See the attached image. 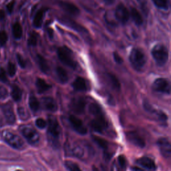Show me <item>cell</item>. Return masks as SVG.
<instances>
[{"label": "cell", "instance_id": "cell-19", "mask_svg": "<svg viewBox=\"0 0 171 171\" xmlns=\"http://www.w3.org/2000/svg\"><path fill=\"white\" fill-rule=\"evenodd\" d=\"M42 104L45 110L49 112H56L58 110L57 103L51 97H44L42 99Z\"/></svg>", "mask_w": 171, "mask_h": 171}, {"label": "cell", "instance_id": "cell-32", "mask_svg": "<svg viewBox=\"0 0 171 171\" xmlns=\"http://www.w3.org/2000/svg\"><path fill=\"white\" fill-rule=\"evenodd\" d=\"M94 140L95 141V142L101 148H102L104 150H108L109 148V144L104 139H103L100 137L98 136H94L93 137Z\"/></svg>", "mask_w": 171, "mask_h": 171}, {"label": "cell", "instance_id": "cell-16", "mask_svg": "<svg viewBox=\"0 0 171 171\" xmlns=\"http://www.w3.org/2000/svg\"><path fill=\"white\" fill-rule=\"evenodd\" d=\"M136 164L142 168L143 170L155 171L156 169V166L154 161L149 157H142L136 161Z\"/></svg>", "mask_w": 171, "mask_h": 171}, {"label": "cell", "instance_id": "cell-26", "mask_svg": "<svg viewBox=\"0 0 171 171\" xmlns=\"http://www.w3.org/2000/svg\"><path fill=\"white\" fill-rule=\"evenodd\" d=\"M29 106L33 112H36L40 110V103L34 95L31 94L29 98Z\"/></svg>", "mask_w": 171, "mask_h": 171}, {"label": "cell", "instance_id": "cell-22", "mask_svg": "<svg viewBox=\"0 0 171 171\" xmlns=\"http://www.w3.org/2000/svg\"><path fill=\"white\" fill-rule=\"evenodd\" d=\"M35 84H36L38 91L40 94L44 93V92L48 91V90L51 88V85L48 84L44 79L40 78H37Z\"/></svg>", "mask_w": 171, "mask_h": 171}, {"label": "cell", "instance_id": "cell-9", "mask_svg": "<svg viewBox=\"0 0 171 171\" xmlns=\"http://www.w3.org/2000/svg\"><path fill=\"white\" fill-rule=\"evenodd\" d=\"M115 16L119 22L122 24H126L129 19L130 13L124 5L120 3L116 8Z\"/></svg>", "mask_w": 171, "mask_h": 171}, {"label": "cell", "instance_id": "cell-36", "mask_svg": "<svg viewBox=\"0 0 171 171\" xmlns=\"http://www.w3.org/2000/svg\"><path fill=\"white\" fill-rule=\"evenodd\" d=\"M8 36L5 31H0V44L1 46H4L8 42Z\"/></svg>", "mask_w": 171, "mask_h": 171}, {"label": "cell", "instance_id": "cell-4", "mask_svg": "<svg viewBox=\"0 0 171 171\" xmlns=\"http://www.w3.org/2000/svg\"><path fill=\"white\" fill-rule=\"evenodd\" d=\"M129 60L132 67L138 71L141 70L147 63V58L145 52L138 48H134L132 49Z\"/></svg>", "mask_w": 171, "mask_h": 171}, {"label": "cell", "instance_id": "cell-8", "mask_svg": "<svg viewBox=\"0 0 171 171\" xmlns=\"http://www.w3.org/2000/svg\"><path fill=\"white\" fill-rule=\"evenodd\" d=\"M152 88L155 91L158 92L166 94H170V83L165 78H157L153 83Z\"/></svg>", "mask_w": 171, "mask_h": 171}, {"label": "cell", "instance_id": "cell-11", "mask_svg": "<svg viewBox=\"0 0 171 171\" xmlns=\"http://www.w3.org/2000/svg\"><path fill=\"white\" fill-rule=\"evenodd\" d=\"M59 20L63 24L66 25L67 27L73 29L74 30L78 31V32L82 33H88V31H87L86 29L84 28L82 26H81L80 24H78L77 22L74 21L73 19L68 18L67 17H62L61 18H60Z\"/></svg>", "mask_w": 171, "mask_h": 171}, {"label": "cell", "instance_id": "cell-18", "mask_svg": "<svg viewBox=\"0 0 171 171\" xmlns=\"http://www.w3.org/2000/svg\"><path fill=\"white\" fill-rule=\"evenodd\" d=\"M67 148V152L72 156L81 158L84 155V148L78 144H72L70 145Z\"/></svg>", "mask_w": 171, "mask_h": 171}, {"label": "cell", "instance_id": "cell-46", "mask_svg": "<svg viewBox=\"0 0 171 171\" xmlns=\"http://www.w3.org/2000/svg\"><path fill=\"white\" fill-rule=\"evenodd\" d=\"M6 13L3 10H0V20H3L5 18Z\"/></svg>", "mask_w": 171, "mask_h": 171}, {"label": "cell", "instance_id": "cell-34", "mask_svg": "<svg viewBox=\"0 0 171 171\" xmlns=\"http://www.w3.org/2000/svg\"><path fill=\"white\" fill-rule=\"evenodd\" d=\"M28 44L30 46H35L38 44V35L35 33L33 32L31 33L28 38Z\"/></svg>", "mask_w": 171, "mask_h": 171}, {"label": "cell", "instance_id": "cell-49", "mask_svg": "<svg viewBox=\"0 0 171 171\" xmlns=\"http://www.w3.org/2000/svg\"><path fill=\"white\" fill-rule=\"evenodd\" d=\"M17 171H22V170H17Z\"/></svg>", "mask_w": 171, "mask_h": 171}, {"label": "cell", "instance_id": "cell-5", "mask_svg": "<svg viewBox=\"0 0 171 171\" xmlns=\"http://www.w3.org/2000/svg\"><path fill=\"white\" fill-rule=\"evenodd\" d=\"M152 56L157 65L159 66H163L168 61V49L163 44H156L152 49Z\"/></svg>", "mask_w": 171, "mask_h": 171}, {"label": "cell", "instance_id": "cell-3", "mask_svg": "<svg viewBox=\"0 0 171 171\" xmlns=\"http://www.w3.org/2000/svg\"><path fill=\"white\" fill-rule=\"evenodd\" d=\"M58 58L63 64L75 70L78 67V63L74 60L72 51L67 46L60 47L57 50Z\"/></svg>", "mask_w": 171, "mask_h": 171}, {"label": "cell", "instance_id": "cell-35", "mask_svg": "<svg viewBox=\"0 0 171 171\" xmlns=\"http://www.w3.org/2000/svg\"><path fill=\"white\" fill-rule=\"evenodd\" d=\"M8 74L11 77H13V76H15V73H16V66H15V65L13 63L11 62L8 63Z\"/></svg>", "mask_w": 171, "mask_h": 171}, {"label": "cell", "instance_id": "cell-45", "mask_svg": "<svg viewBox=\"0 0 171 171\" xmlns=\"http://www.w3.org/2000/svg\"><path fill=\"white\" fill-rule=\"evenodd\" d=\"M48 34L49 35V37L50 38H52L54 36V31L51 28H48Z\"/></svg>", "mask_w": 171, "mask_h": 171}, {"label": "cell", "instance_id": "cell-38", "mask_svg": "<svg viewBox=\"0 0 171 171\" xmlns=\"http://www.w3.org/2000/svg\"><path fill=\"white\" fill-rule=\"evenodd\" d=\"M0 82L3 83H7L8 82L6 71L2 67H0Z\"/></svg>", "mask_w": 171, "mask_h": 171}, {"label": "cell", "instance_id": "cell-30", "mask_svg": "<svg viewBox=\"0 0 171 171\" xmlns=\"http://www.w3.org/2000/svg\"><path fill=\"white\" fill-rule=\"evenodd\" d=\"M23 34V30L20 24L15 23L13 26V35L15 39H20Z\"/></svg>", "mask_w": 171, "mask_h": 171}, {"label": "cell", "instance_id": "cell-12", "mask_svg": "<svg viewBox=\"0 0 171 171\" xmlns=\"http://www.w3.org/2000/svg\"><path fill=\"white\" fill-rule=\"evenodd\" d=\"M1 108L8 124L10 125L15 124L16 118H15L12 104L11 103H6L1 106Z\"/></svg>", "mask_w": 171, "mask_h": 171}, {"label": "cell", "instance_id": "cell-28", "mask_svg": "<svg viewBox=\"0 0 171 171\" xmlns=\"http://www.w3.org/2000/svg\"><path fill=\"white\" fill-rule=\"evenodd\" d=\"M127 162L125 156L120 155L117 159V171H126Z\"/></svg>", "mask_w": 171, "mask_h": 171}, {"label": "cell", "instance_id": "cell-29", "mask_svg": "<svg viewBox=\"0 0 171 171\" xmlns=\"http://www.w3.org/2000/svg\"><path fill=\"white\" fill-rule=\"evenodd\" d=\"M108 79L110 82L111 86L114 89L116 90H119L120 88V84L119 80H118L115 76L114 74H108Z\"/></svg>", "mask_w": 171, "mask_h": 171}, {"label": "cell", "instance_id": "cell-39", "mask_svg": "<svg viewBox=\"0 0 171 171\" xmlns=\"http://www.w3.org/2000/svg\"><path fill=\"white\" fill-rule=\"evenodd\" d=\"M16 58H17V62H18L19 66L21 67L22 68H25L26 66V61L24 60V58L22 57V56L20 55L19 54H17L16 56Z\"/></svg>", "mask_w": 171, "mask_h": 171}, {"label": "cell", "instance_id": "cell-33", "mask_svg": "<svg viewBox=\"0 0 171 171\" xmlns=\"http://www.w3.org/2000/svg\"><path fill=\"white\" fill-rule=\"evenodd\" d=\"M64 165L66 166V168L69 171H82L80 166H78L77 164L74 163L72 161H65L64 162Z\"/></svg>", "mask_w": 171, "mask_h": 171}, {"label": "cell", "instance_id": "cell-41", "mask_svg": "<svg viewBox=\"0 0 171 171\" xmlns=\"http://www.w3.org/2000/svg\"><path fill=\"white\" fill-rule=\"evenodd\" d=\"M8 96V92L5 87L0 86V99H5Z\"/></svg>", "mask_w": 171, "mask_h": 171}, {"label": "cell", "instance_id": "cell-7", "mask_svg": "<svg viewBox=\"0 0 171 171\" xmlns=\"http://www.w3.org/2000/svg\"><path fill=\"white\" fill-rule=\"evenodd\" d=\"M3 138L6 142L13 148L19 149V148H22L24 146L23 140L19 136L12 133V132H6L3 136Z\"/></svg>", "mask_w": 171, "mask_h": 171}, {"label": "cell", "instance_id": "cell-13", "mask_svg": "<svg viewBox=\"0 0 171 171\" xmlns=\"http://www.w3.org/2000/svg\"><path fill=\"white\" fill-rule=\"evenodd\" d=\"M86 100L84 98L76 97L72 99L70 103V108L76 114H82L86 108Z\"/></svg>", "mask_w": 171, "mask_h": 171}, {"label": "cell", "instance_id": "cell-21", "mask_svg": "<svg viewBox=\"0 0 171 171\" xmlns=\"http://www.w3.org/2000/svg\"><path fill=\"white\" fill-rule=\"evenodd\" d=\"M72 86L74 89L76 91L84 92L88 90L87 83L84 78L82 77L76 78V79L72 83Z\"/></svg>", "mask_w": 171, "mask_h": 171}, {"label": "cell", "instance_id": "cell-40", "mask_svg": "<svg viewBox=\"0 0 171 171\" xmlns=\"http://www.w3.org/2000/svg\"><path fill=\"white\" fill-rule=\"evenodd\" d=\"M18 113L20 118L23 120L28 118V114L24 108H18Z\"/></svg>", "mask_w": 171, "mask_h": 171}, {"label": "cell", "instance_id": "cell-43", "mask_svg": "<svg viewBox=\"0 0 171 171\" xmlns=\"http://www.w3.org/2000/svg\"><path fill=\"white\" fill-rule=\"evenodd\" d=\"M14 5H15V1H11L8 4V5H7L6 6L7 10H8V12L10 14H11V13L13 12V8H14Z\"/></svg>", "mask_w": 171, "mask_h": 171}, {"label": "cell", "instance_id": "cell-2", "mask_svg": "<svg viewBox=\"0 0 171 171\" xmlns=\"http://www.w3.org/2000/svg\"><path fill=\"white\" fill-rule=\"evenodd\" d=\"M61 132V128L57 119L54 116H49L48 118V139L52 147H58L60 145Z\"/></svg>", "mask_w": 171, "mask_h": 171}, {"label": "cell", "instance_id": "cell-27", "mask_svg": "<svg viewBox=\"0 0 171 171\" xmlns=\"http://www.w3.org/2000/svg\"><path fill=\"white\" fill-rule=\"evenodd\" d=\"M56 74L58 79L63 84L66 83L68 80V76H67V72L62 67L58 66L56 67Z\"/></svg>", "mask_w": 171, "mask_h": 171}, {"label": "cell", "instance_id": "cell-47", "mask_svg": "<svg viewBox=\"0 0 171 171\" xmlns=\"http://www.w3.org/2000/svg\"><path fill=\"white\" fill-rule=\"evenodd\" d=\"M103 1H104L106 5L110 6L114 3L115 0H103Z\"/></svg>", "mask_w": 171, "mask_h": 171}, {"label": "cell", "instance_id": "cell-48", "mask_svg": "<svg viewBox=\"0 0 171 171\" xmlns=\"http://www.w3.org/2000/svg\"><path fill=\"white\" fill-rule=\"evenodd\" d=\"M3 126V118H1V116H0V127H2Z\"/></svg>", "mask_w": 171, "mask_h": 171}, {"label": "cell", "instance_id": "cell-24", "mask_svg": "<svg viewBox=\"0 0 171 171\" xmlns=\"http://www.w3.org/2000/svg\"><path fill=\"white\" fill-rule=\"evenodd\" d=\"M130 15L133 19L135 24L137 26H140L143 23V19L140 12L135 8H132L130 10Z\"/></svg>", "mask_w": 171, "mask_h": 171}, {"label": "cell", "instance_id": "cell-14", "mask_svg": "<svg viewBox=\"0 0 171 171\" xmlns=\"http://www.w3.org/2000/svg\"><path fill=\"white\" fill-rule=\"evenodd\" d=\"M128 140L136 147L140 148H144L146 146V142L138 132L132 131L128 132L127 134Z\"/></svg>", "mask_w": 171, "mask_h": 171}, {"label": "cell", "instance_id": "cell-31", "mask_svg": "<svg viewBox=\"0 0 171 171\" xmlns=\"http://www.w3.org/2000/svg\"><path fill=\"white\" fill-rule=\"evenodd\" d=\"M152 2L157 8L164 10H167L169 8V0H152Z\"/></svg>", "mask_w": 171, "mask_h": 171}, {"label": "cell", "instance_id": "cell-44", "mask_svg": "<svg viewBox=\"0 0 171 171\" xmlns=\"http://www.w3.org/2000/svg\"><path fill=\"white\" fill-rule=\"evenodd\" d=\"M138 3H140L142 7H145V12H147V1L146 0H138Z\"/></svg>", "mask_w": 171, "mask_h": 171}, {"label": "cell", "instance_id": "cell-15", "mask_svg": "<svg viewBox=\"0 0 171 171\" xmlns=\"http://www.w3.org/2000/svg\"><path fill=\"white\" fill-rule=\"evenodd\" d=\"M69 122L76 132L80 134H86L87 133V128L85 127L82 121L77 117L73 115L69 116Z\"/></svg>", "mask_w": 171, "mask_h": 171}, {"label": "cell", "instance_id": "cell-10", "mask_svg": "<svg viewBox=\"0 0 171 171\" xmlns=\"http://www.w3.org/2000/svg\"><path fill=\"white\" fill-rule=\"evenodd\" d=\"M160 152L162 155L166 158L171 156V145L169 140L166 138H161L157 142Z\"/></svg>", "mask_w": 171, "mask_h": 171}, {"label": "cell", "instance_id": "cell-20", "mask_svg": "<svg viewBox=\"0 0 171 171\" xmlns=\"http://www.w3.org/2000/svg\"><path fill=\"white\" fill-rule=\"evenodd\" d=\"M48 10V8H42L39 10L35 13L34 18H33V24L35 28H40V27L42 26L43 19H44L45 13Z\"/></svg>", "mask_w": 171, "mask_h": 171}, {"label": "cell", "instance_id": "cell-6", "mask_svg": "<svg viewBox=\"0 0 171 171\" xmlns=\"http://www.w3.org/2000/svg\"><path fill=\"white\" fill-rule=\"evenodd\" d=\"M21 132L24 138L31 145H35L39 142L40 134L38 132L29 126H24L21 128Z\"/></svg>", "mask_w": 171, "mask_h": 171}, {"label": "cell", "instance_id": "cell-1", "mask_svg": "<svg viewBox=\"0 0 171 171\" xmlns=\"http://www.w3.org/2000/svg\"><path fill=\"white\" fill-rule=\"evenodd\" d=\"M89 112L94 116L90 122L92 128L95 132L102 133L108 127V122L101 107L93 103L89 106Z\"/></svg>", "mask_w": 171, "mask_h": 171}, {"label": "cell", "instance_id": "cell-23", "mask_svg": "<svg viewBox=\"0 0 171 171\" xmlns=\"http://www.w3.org/2000/svg\"><path fill=\"white\" fill-rule=\"evenodd\" d=\"M37 61H38V66H39L40 68L42 70V72H44L45 74L48 73L49 72V67L48 63L46 60V58H45L44 56H42V55L38 54Z\"/></svg>", "mask_w": 171, "mask_h": 171}, {"label": "cell", "instance_id": "cell-17", "mask_svg": "<svg viewBox=\"0 0 171 171\" xmlns=\"http://www.w3.org/2000/svg\"><path fill=\"white\" fill-rule=\"evenodd\" d=\"M59 6L67 14L73 15V16H77L80 14L79 8L76 6L75 4L68 1H61L59 2Z\"/></svg>", "mask_w": 171, "mask_h": 171}, {"label": "cell", "instance_id": "cell-37", "mask_svg": "<svg viewBox=\"0 0 171 171\" xmlns=\"http://www.w3.org/2000/svg\"><path fill=\"white\" fill-rule=\"evenodd\" d=\"M35 125H36L38 128H40V129H43V128L46 127L47 122L43 118H38L35 120Z\"/></svg>", "mask_w": 171, "mask_h": 171}, {"label": "cell", "instance_id": "cell-25", "mask_svg": "<svg viewBox=\"0 0 171 171\" xmlns=\"http://www.w3.org/2000/svg\"><path fill=\"white\" fill-rule=\"evenodd\" d=\"M11 95L15 102H19L22 97V92L18 86L13 84L12 86V92Z\"/></svg>", "mask_w": 171, "mask_h": 171}, {"label": "cell", "instance_id": "cell-42", "mask_svg": "<svg viewBox=\"0 0 171 171\" xmlns=\"http://www.w3.org/2000/svg\"><path fill=\"white\" fill-rule=\"evenodd\" d=\"M113 56H114V60H115V62L117 63V64H122V63L123 62V59L122 58V57L119 55L118 53L117 52H114L113 53Z\"/></svg>", "mask_w": 171, "mask_h": 171}]
</instances>
